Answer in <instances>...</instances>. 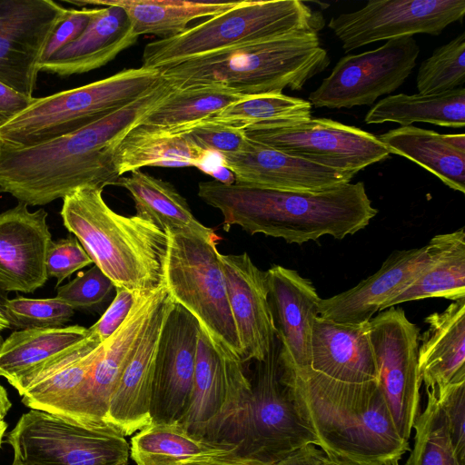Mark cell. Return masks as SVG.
Here are the masks:
<instances>
[{
	"instance_id": "cell-1",
	"label": "cell",
	"mask_w": 465,
	"mask_h": 465,
	"mask_svg": "<svg viewBox=\"0 0 465 465\" xmlns=\"http://www.w3.org/2000/svg\"><path fill=\"white\" fill-rule=\"evenodd\" d=\"M173 90L162 77L134 102L75 132L27 147L0 144V193L35 206L82 186L114 185L119 143Z\"/></svg>"
},
{
	"instance_id": "cell-2",
	"label": "cell",
	"mask_w": 465,
	"mask_h": 465,
	"mask_svg": "<svg viewBox=\"0 0 465 465\" xmlns=\"http://www.w3.org/2000/svg\"><path fill=\"white\" fill-rule=\"evenodd\" d=\"M198 195L223 215V229L240 226L302 244L324 235L341 240L369 225L378 213L362 182L321 192L267 189L216 180L201 182Z\"/></svg>"
},
{
	"instance_id": "cell-3",
	"label": "cell",
	"mask_w": 465,
	"mask_h": 465,
	"mask_svg": "<svg viewBox=\"0 0 465 465\" xmlns=\"http://www.w3.org/2000/svg\"><path fill=\"white\" fill-rule=\"evenodd\" d=\"M331 60L316 33L250 43L158 68L174 89L213 87L242 96L298 91Z\"/></svg>"
},
{
	"instance_id": "cell-4",
	"label": "cell",
	"mask_w": 465,
	"mask_h": 465,
	"mask_svg": "<svg viewBox=\"0 0 465 465\" xmlns=\"http://www.w3.org/2000/svg\"><path fill=\"white\" fill-rule=\"evenodd\" d=\"M292 376L304 417L325 452L398 465L410 450L377 381L341 382L312 370Z\"/></svg>"
},
{
	"instance_id": "cell-5",
	"label": "cell",
	"mask_w": 465,
	"mask_h": 465,
	"mask_svg": "<svg viewBox=\"0 0 465 465\" xmlns=\"http://www.w3.org/2000/svg\"><path fill=\"white\" fill-rule=\"evenodd\" d=\"M102 193L85 185L63 198L64 226L115 288L135 294L156 290L163 284L166 232L143 217L115 213Z\"/></svg>"
},
{
	"instance_id": "cell-6",
	"label": "cell",
	"mask_w": 465,
	"mask_h": 465,
	"mask_svg": "<svg viewBox=\"0 0 465 465\" xmlns=\"http://www.w3.org/2000/svg\"><path fill=\"white\" fill-rule=\"evenodd\" d=\"M324 25L322 14L301 0H242L180 35L148 43L141 66L158 69L250 43L318 34Z\"/></svg>"
},
{
	"instance_id": "cell-7",
	"label": "cell",
	"mask_w": 465,
	"mask_h": 465,
	"mask_svg": "<svg viewBox=\"0 0 465 465\" xmlns=\"http://www.w3.org/2000/svg\"><path fill=\"white\" fill-rule=\"evenodd\" d=\"M161 79L157 69L140 66L35 98L0 127V144L27 147L75 132L134 102Z\"/></svg>"
},
{
	"instance_id": "cell-8",
	"label": "cell",
	"mask_w": 465,
	"mask_h": 465,
	"mask_svg": "<svg viewBox=\"0 0 465 465\" xmlns=\"http://www.w3.org/2000/svg\"><path fill=\"white\" fill-rule=\"evenodd\" d=\"M276 338L264 360L254 361L239 457L260 465H274L308 444L319 441L304 417L294 377L279 359Z\"/></svg>"
},
{
	"instance_id": "cell-9",
	"label": "cell",
	"mask_w": 465,
	"mask_h": 465,
	"mask_svg": "<svg viewBox=\"0 0 465 465\" xmlns=\"http://www.w3.org/2000/svg\"><path fill=\"white\" fill-rule=\"evenodd\" d=\"M166 233L163 283L168 294L195 318L213 346L242 361L217 244L189 234Z\"/></svg>"
},
{
	"instance_id": "cell-10",
	"label": "cell",
	"mask_w": 465,
	"mask_h": 465,
	"mask_svg": "<svg viewBox=\"0 0 465 465\" xmlns=\"http://www.w3.org/2000/svg\"><path fill=\"white\" fill-rule=\"evenodd\" d=\"M251 392L242 361L214 347L200 328L191 401L179 423L193 435L238 450Z\"/></svg>"
},
{
	"instance_id": "cell-11",
	"label": "cell",
	"mask_w": 465,
	"mask_h": 465,
	"mask_svg": "<svg viewBox=\"0 0 465 465\" xmlns=\"http://www.w3.org/2000/svg\"><path fill=\"white\" fill-rule=\"evenodd\" d=\"M12 464L114 465L128 461L130 446L113 429L80 425L60 415L31 409L7 433Z\"/></svg>"
},
{
	"instance_id": "cell-12",
	"label": "cell",
	"mask_w": 465,
	"mask_h": 465,
	"mask_svg": "<svg viewBox=\"0 0 465 465\" xmlns=\"http://www.w3.org/2000/svg\"><path fill=\"white\" fill-rule=\"evenodd\" d=\"M243 130L251 141L324 167L355 174L390 154L372 134L326 118L267 121Z\"/></svg>"
},
{
	"instance_id": "cell-13",
	"label": "cell",
	"mask_w": 465,
	"mask_h": 465,
	"mask_svg": "<svg viewBox=\"0 0 465 465\" xmlns=\"http://www.w3.org/2000/svg\"><path fill=\"white\" fill-rule=\"evenodd\" d=\"M420 47L413 37L388 40L381 46L341 57L309 95L315 107L371 105L398 89L416 65Z\"/></svg>"
},
{
	"instance_id": "cell-14",
	"label": "cell",
	"mask_w": 465,
	"mask_h": 465,
	"mask_svg": "<svg viewBox=\"0 0 465 465\" xmlns=\"http://www.w3.org/2000/svg\"><path fill=\"white\" fill-rule=\"evenodd\" d=\"M369 323L379 389L400 435L409 440L420 406V330L401 308L394 306L371 318Z\"/></svg>"
},
{
	"instance_id": "cell-15",
	"label": "cell",
	"mask_w": 465,
	"mask_h": 465,
	"mask_svg": "<svg viewBox=\"0 0 465 465\" xmlns=\"http://www.w3.org/2000/svg\"><path fill=\"white\" fill-rule=\"evenodd\" d=\"M464 15V0H370L357 11L331 17L328 26L349 52L415 34L439 35Z\"/></svg>"
},
{
	"instance_id": "cell-16",
	"label": "cell",
	"mask_w": 465,
	"mask_h": 465,
	"mask_svg": "<svg viewBox=\"0 0 465 465\" xmlns=\"http://www.w3.org/2000/svg\"><path fill=\"white\" fill-rule=\"evenodd\" d=\"M167 295L164 284L151 292L136 295L125 321L104 341L88 378L60 416L83 426L111 429L104 424V417L112 393L154 312Z\"/></svg>"
},
{
	"instance_id": "cell-17",
	"label": "cell",
	"mask_w": 465,
	"mask_h": 465,
	"mask_svg": "<svg viewBox=\"0 0 465 465\" xmlns=\"http://www.w3.org/2000/svg\"><path fill=\"white\" fill-rule=\"evenodd\" d=\"M65 12L53 0H0V82L33 97L44 52Z\"/></svg>"
},
{
	"instance_id": "cell-18",
	"label": "cell",
	"mask_w": 465,
	"mask_h": 465,
	"mask_svg": "<svg viewBox=\"0 0 465 465\" xmlns=\"http://www.w3.org/2000/svg\"><path fill=\"white\" fill-rule=\"evenodd\" d=\"M200 326L174 302L164 322L152 389V423L179 422L192 396Z\"/></svg>"
},
{
	"instance_id": "cell-19",
	"label": "cell",
	"mask_w": 465,
	"mask_h": 465,
	"mask_svg": "<svg viewBox=\"0 0 465 465\" xmlns=\"http://www.w3.org/2000/svg\"><path fill=\"white\" fill-rule=\"evenodd\" d=\"M265 272L280 362L292 374L302 372L311 365L312 326L321 298L312 282L294 270L273 265Z\"/></svg>"
},
{
	"instance_id": "cell-20",
	"label": "cell",
	"mask_w": 465,
	"mask_h": 465,
	"mask_svg": "<svg viewBox=\"0 0 465 465\" xmlns=\"http://www.w3.org/2000/svg\"><path fill=\"white\" fill-rule=\"evenodd\" d=\"M439 234L420 247L397 251L380 270L356 286L319 302V316L337 323L361 324L371 321L384 303L407 287L433 260Z\"/></svg>"
},
{
	"instance_id": "cell-21",
	"label": "cell",
	"mask_w": 465,
	"mask_h": 465,
	"mask_svg": "<svg viewBox=\"0 0 465 465\" xmlns=\"http://www.w3.org/2000/svg\"><path fill=\"white\" fill-rule=\"evenodd\" d=\"M27 207L18 203L0 213V289L6 292H34L48 279L45 262L52 234L47 213Z\"/></svg>"
},
{
	"instance_id": "cell-22",
	"label": "cell",
	"mask_w": 465,
	"mask_h": 465,
	"mask_svg": "<svg viewBox=\"0 0 465 465\" xmlns=\"http://www.w3.org/2000/svg\"><path fill=\"white\" fill-rule=\"evenodd\" d=\"M248 139V138H247ZM235 183L298 192H321L351 183L355 173L324 167L247 140L242 151L221 155Z\"/></svg>"
},
{
	"instance_id": "cell-23",
	"label": "cell",
	"mask_w": 465,
	"mask_h": 465,
	"mask_svg": "<svg viewBox=\"0 0 465 465\" xmlns=\"http://www.w3.org/2000/svg\"><path fill=\"white\" fill-rule=\"evenodd\" d=\"M228 299L242 346V361L265 359L276 341L266 272L247 252L221 254Z\"/></svg>"
},
{
	"instance_id": "cell-24",
	"label": "cell",
	"mask_w": 465,
	"mask_h": 465,
	"mask_svg": "<svg viewBox=\"0 0 465 465\" xmlns=\"http://www.w3.org/2000/svg\"><path fill=\"white\" fill-rule=\"evenodd\" d=\"M173 304L168 294L158 306L110 398L104 424L124 436L132 435L152 423L150 411L155 359L162 330Z\"/></svg>"
},
{
	"instance_id": "cell-25",
	"label": "cell",
	"mask_w": 465,
	"mask_h": 465,
	"mask_svg": "<svg viewBox=\"0 0 465 465\" xmlns=\"http://www.w3.org/2000/svg\"><path fill=\"white\" fill-rule=\"evenodd\" d=\"M104 345V341L90 333L83 341L8 382L26 407L60 415L83 387Z\"/></svg>"
},
{
	"instance_id": "cell-26",
	"label": "cell",
	"mask_w": 465,
	"mask_h": 465,
	"mask_svg": "<svg viewBox=\"0 0 465 465\" xmlns=\"http://www.w3.org/2000/svg\"><path fill=\"white\" fill-rule=\"evenodd\" d=\"M309 370L341 382H378L369 322L343 324L316 317Z\"/></svg>"
},
{
	"instance_id": "cell-27",
	"label": "cell",
	"mask_w": 465,
	"mask_h": 465,
	"mask_svg": "<svg viewBox=\"0 0 465 465\" xmlns=\"http://www.w3.org/2000/svg\"><path fill=\"white\" fill-rule=\"evenodd\" d=\"M138 37L122 7H94L82 35L48 60L41 62L39 69L61 77L87 73L114 60L134 45Z\"/></svg>"
},
{
	"instance_id": "cell-28",
	"label": "cell",
	"mask_w": 465,
	"mask_h": 465,
	"mask_svg": "<svg viewBox=\"0 0 465 465\" xmlns=\"http://www.w3.org/2000/svg\"><path fill=\"white\" fill-rule=\"evenodd\" d=\"M420 336L418 371L425 388L465 380V298L425 318Z\"/></svg>"
},
{
	"instance_id": "cell-29",
	"label": "cell",
	"mask_w": 465,
	"mask_h": 465,
	"mask_svg": "<svg viewBox=\"0 0 465 465\" xmlns=\"http://www.w3.org/2000/svg\"><path fill=\"white\" fill-rule=\"evenodd\" d=\"M114 185L129 192L136 215L152 221L164 232L189 234L217 244L215 232L195 218L187 201L169 182L135 170L129 176H120Z\"/></svg>"
},
{
	"instance_id": "cell-30",
	"label": "cell",
	"mask_w": 465,
	"mask_h": 465,
	"mask_svg": "<svg viewBox=\"0 0 465 465\" xmlns=\"http://www.w3.org/2000/svg\"><path fill=\"white\" fill-rule=\"evenodd\" d=\"M211 153L197 147L183 133L139 124L119 143L114 163L120 176L145 166L201 169Z\"/></svg>"
},
{
	"instance_id": "cell-31",
	"label": "cell",
	"mask_w": 465,
	"mask_h": 465,
	"mask_svg": "<svg viewBox=\"0 0 465 465\" xmlns=\"http://www.w3.org/2000/svg\"><path fill=\"white\" fill-rule=\"evenodd\" d=\"M75 5L99 6L117 5L127 14L134 33L153 35L160 39L182 34L188 24L203 17H212L223 13L236 2H199L184 0H82L67 1Z\"/></svg>"
},
{
	"instance_id": "cell-32",
	"label": "cell",
	"mask_w": 465,
	"mask_h": 465,
	"mask_svg": "<svg viewBox=\"0 0 465 465\" xmlns=\"http://www.w3.org/2000/svg\"><path fill=\"white\" fill-rule=\"evenodd\" d=\"M136 465H175L203 459L238 456L237 447L190 433L179 422L151 423L131 440Z\"/></svg>"
},
{
	"instance_id": "cell-33",
	"label": "cell",
	"mask_w": 465,
	"mask_h": 465,
	"mask_svg": "<svg viewBox=\"0 0 465 465\" xmlns=\"http://www.w3.org/2000/svg\"><path fill=\"white\" fill-rule=\"evenodd\" d=\"M377 137L390 153L418 163L450 189L465 193V153L449 144L444 134L407 125Z\"/></svg>"
},
{
	"instance_id": "cell-34",
	"label": "cell",
	"mask_w": 465,
	"mask_h": 465,
	"mask_svg": "<svg viewBox=\"0 0 465 465\" xmlns=\"http://www.w3.org/2000/svg\"><path fill=\"white\" fill-rule=\"evenodd\" d=\"M432 297L451 301L465 298L464 228L439 234V248L432 262L407 287L387 301L382 310Z\"/></svg>"
},
{
	"instance_id": "cell-35",
	"label": "cell",
	"mask_w": 465,
	"mask_h": 465,
	"mask_svg": "<svg viewBox=\"0 0 465 465\" xmlns=\"http://www.w3.org/2000/svg\"><path fill=\"white\" fill-rule=\"evenodd\" d=\"M367 124L392 122L401 126L421 122L446 127L465 125V89L438 94L389 95L379 101L365 115Z\"/></svg>"
},
{
	"instance_id": "cell-36",
	"label": "cell",
	"mask_w": 465,
	"mask_h": 465,
	"mask_svg": "<svg viewBox=\"0 0 465 465\" xmlns=\"http://www.w3.org/2000/svg\"><path fill=\"white\" fill-rule=\"evenodd\" d=\"M89 335V330L79 325L15 331L0 345V376L15 379Z\"/></svg>"
},
{
	"instance_id": "cell-37",
	"label": "cell",
	"mask_w": 465,
	"mask_h": 465,
	"mask_svg": "<svg viewBox=\"0 0 465 465\" xmlns=\"http://www.w3.org/2000/svg\"><path fill=\"white\" fill-rule=\"evenodd\" d=\"M249 96L213 87L174 89L140 124L157 129H184Z\"/></svg>"
},
{
	"instance_id": "cell-38",
	"label": "cell",
	"mask_w": 465,
	"mask_h": 465,
	"mask_svg": "<svg viewBox=\"0 0 465 465\" xmlns=\"http://www.w3.org/2000/svg\"><path fill=\"white\" fill-rule=\"evenodd\" d=\"M426 389V405L413 423L414 446L405 465H464L453 446L436 389Z\"/></svg>"
},
{
	"instance_id": "cell-39",
	"label": "cell",
	"mask_w": 465,
	"mask_h": 465,
	"mask_svg": "<svg viewBox=\"0 0 465 465\" xmlns=\"http://www.w3.org/2000/svg\"><path fill=\"white\" fill-rule=\"evenodd\" d=\"M309 117H312L309 101L283 94H266L243 98L204 121L245 129L262 122Z\"/></svg>"
},
{
	"instance_id": "cell-40",
	"label": "cell",
	"mask_w": 465,
	"mask_h": 465,
	"mask_svg": "<svg viewBox=\"0 0 465 465\" xmlns=\"http://www.w3.org/2000/svg\"><path fill=\"white\" fill-rule=\"evenodd\" d=\"M419 94H438L463 87L465 83V35L438 47L424 60L416 78Z\"/></svg>"
},
{
	"instance_id": "cell-41",
	"label": "cell",
	"mask_w": 465,
	"mask_h": 465,
	"mask_svg": "<svg viewBox=\"0 0 465 465\" xmlns=\"http://www.w3.org/2000/svg\"><path fill=\"white\" fill-rule=\"evenodd\" d=\"M6 309L11 326L20 329L59 328L74 313V309L55 297L32 299L17 296L8 300Z\"/></svg>"
},
{
	"instance_id": "cell-42",
	"label": "cell",
	"mask_w": 465,
	"mask_h": 465,
	"mask_svg": "<svg viewBox=\"0 0 465 465\" xmlns=\"http://www.w3.org/2000/svg\"><path fill=\"white\" fill-rule=\"evenodd\" d=\"M114 288L113 282L94 265L59 287L55 298L74 310L87 309L104 302Z\"/></svg>"
},
{
	"instance_id": "cell-43",
	"label": "cell",
	"mask_w": 465,
	"mask_h": 465,
	"mask_svg": "<svg viewBox=\"0 0 465 465\" xmlns=\"http://www.w3.org/2000/svg\"><path fill=\"white\" fill-rule=\"evenodd\" d=\"M182 133L200 149L220 155L239 153L248 140L243 129L204 120L182 129Z\"/></svg>"
},
{
	"instance_id": "cell-44",
	"label": "cell",
	"mask_w": 465,
	"mask_h": 465,
	"mask_svg": "<svg viewBox=\"0 0 465 465\" xmlns=\"http://www.w3.org/2000/svg\"><path fill=\"white\" fill-rule=\"evenodd\" d=\"M436 389V388H435ZM438 402L460 460H465V380L436 389Z\"/></svg>"
},
{
	"instance_id": "cell-45",
	"label": "cell",
	"mask_w": 465,
	"mask_h": 465,
	"mask_svg": "<svg viewBox=\"0 0 465 465\" xmlns=\"http://www.w3.org/2000/svg\"><path fill=\"white\" fill-rule=\"evenodd\" d=\"M94 263L74 236L51 242L46 255L48 278L57 281V285L76 271Z\"/></svg>"
},
{
	"instance_id": "cell-46",
	"label": "cell",
	"mask_w": 465,
	"mask_h": 465,
	"mask_svg": "<svg viewBox=\"0 0 465 465\" xmlns=\"http://www.w3.org/2000/svg\"><path fill=\"white\" fill-rule=\"evenodd\" d=\"M94 8L84 7L81 10L66 9V12L54 30L42 62L48 60L63 47L77 39L88 25Z\"/></svg>"
},
{
	"instance_id": "cell-47",
	"label": "cell",
	"mask_w": 465,
	"mask_h": 465,
	"mask_svg": "<svg viewBox=\"0 0 465 465\" xmlns=\"http://www.w3.org/2000/svg\"><path fill=\"white\" fill-rule=\"evenodd\" d=\"M116 294L101 318L90 328L91 334L101 342L109 339L123 324L134 304L135 293L124 289L115 288Z\"/></svg>"
},
{
	"instance_id": "cell-48",
	"label": "cell",
	"mask_w": 465,
	"mask_h": 465,
	"mask_svg": "<svg viewBox=\"0 0 465 465\" xmlns=\"http://www.w3.org/2000/svg\"><path fill=\"white\" fill-rule=\"evenodd\" d=\"M34 99L0 82V127L25 110Z\"/></svg>"
},
{
	"instance_id": "cell-49",
	"label": "cell",
	"mask_w": 465,
	"mask_h": 465,
	"mask_svg": "<svg viewBox=\"0 0 465 465\" xmlns=\"http://www.w3.org/2000/svg\"><path fill=\"white\" fill-rule=\"evenodd\" d=\"M274 465H335V463L322 449L314 444H308Z\"/></svg>"
},
{
	"instance_id": "cell-50",
	"label": "cell",
	"mask_w": 465,
	"mask_h": 465,
	"mask_svg": "<svg viewBox=\"0 0 465 465\" xmlns=\"http://www.w3.org/2000/svg\"><path fill=\"white\" fill-rule=\"evenodd\" d=\"M175 465H260L239 456H227L213 459L193 460L183 461Z\"/></svg>"
},
{
	"instance_id": "cell-51",
	"label": "cell",
	"mask_w": 465,
	"mask_h": 465,
	"mask_svg": "<svg viewBox=\"0 0 465 465\" xmlns=\"http://www.w3.org/2000/svg\"><path fill=\"white\" fill-rule=\"evenodd\" d=\"M326 454L332 459L335 465H385L372 461L361 460L332 452H326Z\"/></svg>"
},
{
	"instance_id": "cell-52",
	"label": "cell",
	"mask_w": 465,
	"mask_h": 465,
	"mask_svg": "<svg viewBox=\"0 0 465 465\" xmlns=\"http://www.w3.org/2000/svg\"><path fill=\"white\" fill-rule=\"evenodd\" d=\"M12 403L8 398L5 389L0 384V424L5 423V415L10 410Z\"/></svg>"
},
{
	"instance_id": "cell-53",
	"label": "cell",
	"mask_w": 465,
	"mask_h": 465,
	"mask_svg": "<svg viewBox=\"0 0 465 465\" xmlns=\"http://www.w3.org/2000/svg\"><path fill=\"white\" fill-rule=\"evenodd\" d=\"M446 142L452 147L465 153V135L464 134H444Z\"/></svg>"
},
{
	"instance_id": "cell-54",
	"label": "cell",
	"mask_w": 465,
	"mask_h": 465,
	"mask_svg": "<svg viewBox=\"0 0 465 465\" xmlns=\"http://www.w3.org/2000/svg\"><path fill=\"white\" fill-rule=\"evenodd\" d=\"M8 300L7 292L0 289V319L11 326L6 309Z\"/></svg>"
},
{
	"instance_id": "cell-55",
	"label": "cell",
	"mask_w": 465,
	"mask_h": 465,
	"mask_svg": "<svg viewBox=\"0 0 465 465\" xmlns=\"http://www.w3.org/2000/svg\"><path fill=\"white\" fill-rule=\"evenodd\" d=\"M7 429V423L5 422L3 424H0V448H1V445H2V441H3V437H4V434L5 432Z\"/></svg>"
},
{
	"instance_id": "cell-56",
	"label": "cell",
	"mask_w": 465,
	"mask_h": 465,
	"mask_svg": "<svg viewBox=\"0 0 465 465\" xmlns=\"http://www.w3.org/2000/svg\"><path fill=\"white\" fill-rule=\"evenodd\" d=\"M10 325L8 323H6L5 322H4L3 320L0 319V330H4V329H6V328H9Z\"/></svg>"
},
{
	"instance_id": "cell-57",
	"label": "cell",
	"mask_w": 465,
	"mask_h": 465,
	"mask_svg": "<svg viewBox=\"0 0 465 465\" xmlns=\"http://www.w3.org/2000/svg\"><path fill=\"white\" fill-rule=\"evenodd\" d=\"M127 464H128V461H124V462H119V463H116L114 465H127ZM12 465H30V464H12Z\"/></svg>"
},
{
	"instance_id": "cell-58",
	"label": "cell",
	"mask_w": 465,
	"mask_h": 465,
	"mask_svg": "<svg viewBox=\"0 0 465 465\" xmlns=\"http://www.w3.org/2000/svg\"><path fill=\"white\" fill-rule=\"evenodd\" d=\"M3 341H4V340H3V338H2V335H1V330H0V345L2 344Z\"/></svg>"
}]
</instances>
